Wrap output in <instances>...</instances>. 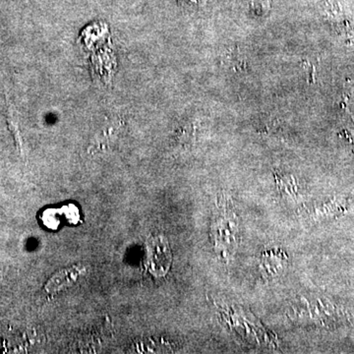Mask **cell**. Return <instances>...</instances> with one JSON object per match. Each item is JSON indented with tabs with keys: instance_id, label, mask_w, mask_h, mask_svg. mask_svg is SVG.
<instances>
[{
	"instance_id": "2",
	"label": "cell",
	"mask_w": 354,
	"mask_h": 354,
	"mask_svg": "<svg viewBox=\"0 0 354 354\" xmlns=\"http://www.w3.org/2000/svg\"><path fill=\"white\" fill-rule=\"evenodd\" d=\"M260 269L267 279L278 278L288 266V255L279 248L266 249L261 254Z\"/></svg>"
},
{
	"instance_id": "6",
	"label": "cell",
	"mask_w": 354,
	"mask_h": 354,
	"mask_svg": "<svg viewBox=\"0 0 354 354\" xmlns=\"http://www.w3.org/2000/svg\"><path fill=\"white\" fill-rule=\"evenodd\" d=\"M225 64L234 71H244L247 67V60L244 53L239 46H234L227 50L225 55Z\"/></svg>"
},
{
	"instance_id": "7",
	"label": "cell",
	"mask_w": 354,
	"mask_h": 354,
	"mask_svg": "<svg viewBox=\"0 0 354 354\" xmlns=\"http://www.w3.org/2000/svg\"><path fill=\"white\" fill-rule=\"evenodd\" d=\"M301 66L306 74L308 83H316V65L312 64L309 59H304L301 62Z\"/></svg>"
},
{
	"instance_id": "4",
	"label": "cell",
	"mask_w": 354,
	"mask_h": 354,
	"mask_svg": "<svg viewBox=\"0 0 354 354\" xmlns=\"http://www.w3.org/2000/svg\"><path fill=\"white\" fill-rule=\"evenodd\" d=\"M277 187L281 198L288 202H298L300 197L299 183L297 179L292 176L286 174H274Z\"/></svg>"
},
{
	"instance_id": "3",
	"label": "cell",
	"mask_w": 354,
	"mask_h": 354,
	"mask_svg": "<svg viewBox=\"0 0 354 354\" xmlns=\"http://www.w3.org/2000/svg\"><path fill=\"white\" fill-rule=\"evenodd\" d=\"M83 272L84 270L78 266L62 270V271H59L51 277L44 288H46L48 293H57L58 291L73 285L80 276L81 272Z\"/></svg>"
},
{
	"instance_id": "1",
	"label": "cell",
	"mask_w": 354,
	"mask_h": 354,
	"mask_svg": "<svg viewBox=\"0 0 354 354\" xmlns=\"http://www.w3.org/2000/svg\"><path fill=\"white\" fill-rule=\"evenodd\" d=\"M215 246L221 255H230L239 244V221L227 199H221L218 218L213 228Z\"/></svg>"
},
{
	"instance_id": "5",
	"label": "cell",
	"mask_w": 354,
	"mask_h": 354,
	"mask_svg": "<svg viewBox=\"0 0 354 354\" xmlns=\"http://www.w3.org/2000/svg\"><path fill=\"white\" fill-rule=\"evenodd\" d=\"M62 209V214L59 213V211H55V209H51L44 211L43 216H41L44 225L53 228V230L57 228L62 216L64 220L68 221V223H76L77 220H79V212L76 207L69 205V206H65Z\"/></svg>"
}]
</instances>
